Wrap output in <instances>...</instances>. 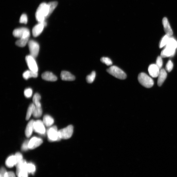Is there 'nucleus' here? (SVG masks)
<instances>
[{"instance_id": "nucleus-1", "label": "nucleus", "mask_w": 177, "mask_h": 177, "mask_svg": "<svg viewBox=\"0 0 177 177\" xmlns=\"http://www.w3.org/2000/svg\"><path fill=\"white\" fill-rule=\"evenodd\" d=\"M49 8L48 4L44 2L38 7L35 13V18L39 23H43L48 17Z\"/></svg>"}, {"instance_id": "nucleus-2", "label": "nucleus", "mask_w": 177, "mask_h": 177, "mask_svg": "<svg viewBox=\"0 0 177 177\" xmlns=\"http://www.w3.org/2000/svg\"><path fill=\"white\" fill-rule=\"evenodd\" d=\"M108 73L118 79L124 80L127 78L124 72L117 66H112L107 70Z\"/></svg>"}, {"instance_id": "nucleus-3", "label": "nucleus", "mask_w": 177, "mask_h": 177, "mask_svg": "<svg viewBox=\"0 0 177 177\" xmlns=\"http://www.w3.org/2000/svg\"><path fill=\"white\" fill-rule=\"evenodd\" d=\"M138 79L140 83L146 88H150L153 85V79L145 73H140L138 76Z\"/></svg>"}, {"instance_id": "nucleus-4", "label": "nucleus", "mask_w": 177, "mask_h": 177, "mask_svg": "<svg viewBox=\"0 0 177 177\" xmlns=\"http://www.w3.org/2000/svg\"><path fill=\"white\" fill-rule=\"evenodd\" d=\"M13 35L15 37L22 38H29L30 33L28 28L24 27L20 28L15 29L13 32Z\"/></svg>"}, {"instance_id": "nucleus-5", "label": "nucleus", "mask_w": 177, "mask_h": 177, "mask_svg": "<svg viewBox=\"0 0 177 177\" xmlns=\"http://www.w3.org/2000/svg\"><path fill=\"white\" fill-rule=\"evenodd\" d=\"M73 133L72 125L68 126L67 127L58 130L59 136L61 139L67 140L71 137Z\"/></svg>"}, {"instance_id": "nucleus-6", "label": "nucleus", "mask_w": 177, "mask_h": 177, "mask_svg": "<svg viewBox=\"0 0 177 177\" xmlns=\"http://www.w3.org/2000/svg\"><path fill=\"white\" fill-rule=\"evenodd\" d=\"M47 136L50 142H53L61 140L59 136L58 131L56 126L51 127L48 130Z\"/></svg>"}, {"instance_id": "nucleus-7", "label": "nucleus", "mask_w": 177, "mask_h": 177, "mask_svg": "<svg viewBox=\"0 0 177 177\" xmlns=\"http://www.w3.org/2000/svg\"><path fill=\"white\" fill-rule=\"evenodd\" d=\"M28 47L30 55L34 58H36L39 53L40 46L39 44L35 41L30 40L28 42Z\"/></svg>"}, {"instance_id": "nucleus-8", "label": "nucleus", "mask_w": 177, "mask_h": 177, "mask_svg": "<svg viewBox=\"0 0 177 177\" xmlns=\"http://www.w3.org/2000/svg\"><path fill=\"white\" fill-rule=\"evenodd\" d=\"M25 60L30 70L37 72L38 67L35 58L31 55H28L26 57Z\"/></svg>"}, {"instance_id": "nucleus-9", "label": "nucleus", "mask_w": 177, "mask_h": 177, "mask_svg": "<svg viewBox=\"0 0 177 177\" xmlns=\"http://www.w3.org/2000/svg\"><path fill=\"white\" fill-rule=\"evenodd\" d=\"M44 125L43 121L40 120L35 121L34 124V130L38 134H44L46 132Z\"/></svg>"}, {"instance_id": "nucleus-10", "label": "nucleus", "mask_w": 177, "mask_h": 177, "mask_svg": "<svg viewBox=\"0 0 177 177\" xmlns=\"http://www.w3.org/2000/svg\"><path fill=\"white\" fill-rule=\"evenodd\" d=\"M47 24L45 22L43 23H39L33 28L32 34L33 36L36 37L39 36L43 31L44 28L46 26Z\"/></svg>"}, {"instance_id": "nucleus-11", "label": "nucleus", "mask_w": 177, "mask_h": 177, "mask_svg": "<svg viewBox=\"0 0 177 177\" xmlns=\"http://www.w3.org/2000/svg\"><path fill=\"white\" fill-rule=\"evenodd\" d=\"M42 143L43 140L41 138L35 137H33L29 141V149H34L40 146Z\"/></svg>"}, {"instance_id": "nucleus-12", "label": "nucleus", "mask_w": 177, "mask_h": 177, "mask_svg": "<svg viewBox=\"0 0 177 177\" xmlns=\"http://www.w3.org/2000/svg\"><path fill=\"white\" fill-rule=\"evenodd\" d=\"M160 71V68L157 65L155 64L150 65L148 68V72L150 75L153 78L158 77Z\"/></svg>"}, {"instance_id": "nucleus-13", "label": "nucleus", "mask_w": 177, "mask_h": 177, "mask_svg": "<svg viewBox=\"0 0 177 177\" xmlns=\"http://www.w3.org/2000/svg\"><path fill=\"white\" fill-rule=\"evenodd\" d=\"M162 22L164 29H165L166 35L169 37H171L173 35V31L171 29L167 18L166 17L164 18Z\"/></svg>"}, {"instance_id": "nucleus-14", "label": "nucleus", "mask_w": 177, "mask_h": 177, "mask_svg": "<svg viewBox=\"0 0 177 177\" xmlns=\"http://www.w3.org/2000/svg\"><path fill=\"white\" fill-rule=\"evenodd\" d=\"M60 77L62 80L65 81H71L75 80V77L69 72L62 71L61 72Z\"/></svg>"}, {"instance_id": "nucleus-15", "label": "nucleus", "mask_w": 177, "mask_h": 177, "mask_svg": "<svg viewBox=\"0 0 177 177\" xmlns=\"http://www.w3.org/2000/svg\"><path fill=\"white\" fill-rule=\"evenodd\" d=\"M43 79L45 81H55L57 80L58 78L55 75L50 72L47 71L43 73L42 76Z\"/></svg>"}, {"instance_id": "nucleus-16", "label": "nucleus", "mask_w": 177, "mask_h": 177, "mask_svg": "<svg viewBox=\"0 0 177 177\" xmlns=\"http://www.w3.org/2000/svg\"><path fill=\"white\" fill-rule=\"evenodd\" d=\"M35 121L32 120L28 123L25 130V134L28 138L30 137L32 135L33 130H34V124Z\"/></svg>"}, {"instance_id": "nucleus-17", "label": "nucleus", "mask_w": 177, "mask_h": 177, "mask_svg": "<svg viewBox=\"0 0 177 177\" xmlns=\"http://www.w3.org/2000/svg\"><path fill=\"white\" fill-rule=\"evenodd\" d=\"M167 77V73L164 69H162L160 71L158 76V84L159 86H161L165 82Z\"/></svg>"}, {"instance_id": "nucleus-18", "label": "nucleus", "mask_w": 177, "mask_h": 177, "mask_svg": "<svg viewBox=\"0 0 177 177\" xmlns=\"http://www.w3.org/2000/svg\"><path fill=\"white\" fill-rule=\"evenodd\" d=\"M17 163V159L15 155L9 156L7 158L6 162V166L9 168H12L14 166H16Z\"/></svg>"}, {"instance_id": "nucleus-19", "label": "nucleus", "mask_w": 177, "mask_h": 177, "mask_svg": "<svg viewBox=\"0 0 177 177\" xmlns=\"http://www.w3.org/2000/svg\"><path fill=\"white\" fill-rule=\"evenodd\" d=\"M175 52L176 50L166 47L162 51L161 56L162 58L170 57V56H173L175 53Z\"/></svg>"}, {"instance_id": "nucleus-20", "label": "nucleus", "mask_w": 177, "mask_h": 177, "mask_svg": "<svg viewBox=\"0 0 177 177\" xmlns=\"http://www.w3.org/2000/svg\"><path fill=\"white\" fill-rule=\"evenodd\" d=\"M37 72L30 70L26 71L23 74V77L26 80L31 78H37Z\"/></svg>"}, {"instance_id": "nucleus-21", "label": "nucleus", "mask_w": 177, "mask_h": 177, "mask_svg": "<svg viewBox=\"0 0 177 177\" xmlns=\"http://www.w3.org/2000/svg\"><path fill=\"white\" fill-rule=\"evenodd\" d=\"M54 119L50 115H45L43 118V122L46 126L49 127L53 124Z\"/></svg>"}, {"instance_id": "nucleus-22", "label": "nucleus", "mask_w": 177, "mask_h": 177, "mask_svg": "<svg viewBox=\"0 0 177 177\" xmlns=\"http://www.w3.org/2000/svg\"><path fill=\"white\" fill-rule=\"evenodd\" d=\"M166 46V48L176 50L177 48V41L174 38L170 37L167 44Z\"/></svg>"}, {"instance_id": "nucleus-23", "label": "nucleus", "mask_w": 177, "mask_h": 177, "mask_svg": "<svg viewBox=\"0 0 177 177\" xmlns=\"http://www.w3.org/2000/svg\"><path fill=\"white\" fill-rule=\"evenodd\" d=\"M28 173L26 169H17V177H28Z\"/></svg>"}, {"instance_id": "nucleus-24", "label": "nucleus", "mask_w": 177, "mask_h": 177, "mask_svg": "<svg viewBox=\"0 0 177 177\" xmlns=\"http://www.w3.org/2000/svg\"><path fill=\"white\" fill-rule=\"evenodd\" d=\"M35 107V106L34 103L31 104L30 105L27 110L26 117V120H28L30 119L32 115L34 112Z\"/></svg>"}, {"instance_id": "nucleus-25", "label": "nucleus", "mask_w": 177, "mask_h": 177, "mask_svg": "<svg viewBox=\"0 0 177 177\" xmlns=\"http://www.w3.org/2000/svg\"><path fill=\"white\" fill-rule=\"evenodd\" d=\"M42 107L35 106L33 115L35 118H39L42 116Z\"/></svg>"}, {"instance_id": "nucleus-26", "label": "nucleus", "mask_w": 177, "mask_h": 177, "mask_svg": "<svg viewBox=\"0 0 177 177\" xmlns=\"http://www.w3.org/2000/svg\"><path fill=\"white\" fill-rule=\"evenodd\" d=\"M41 96L38 93H36L35 94L33 97V102L35 106H41V104L40 102L41 99Z\"/></svg>"}, {"instance_id": "nucleus-27", "label": "nucleus", "mask_w": 177, "mask_h": 177, "mask_svg": "<svg viewBox=\"0 0 177 177\" xmlns=\"http://www.w3.org/2000/svg\"><path fill=\"white\" fill-rule=\"evenodd\" d=\"M29 38H22L18 40L16 42V44L20 47H24L29 41Z\"/></svg>"}, {"instance_id": "nucleus-28", "label": "nucleus", "mask_w": 177, "mask_h": 177, "mask_svg": "<svg viewBox=\"0 0 177 177\" xmlns=\"http://www.w3.org/2000/svg\"><path fill=\"white\" fill-rule=\"evenodd\" d=\"M48 4L49 6V14L48 15L49 17L52 14L54 10L55 9L56 6H57L58 2L56 1H52L49 2Z\"/></svg>"}, {"instance_id": "nucleus-29", "label": "nucleus", "mask_w": 177, "mask_h": 177, "mask_svg": "<svg viewBox=\"0 0 177 177\" xmlns=\"http://www.w3.org/2000/svg\"><path fill=\"white\" fill-rule=\"evenodd\" d=\"M96 76V72L93 71L92 72L90 75L86 76V81L89 83H93L95 78Z\"/></svg>"}, {"instance_id": "nucleus-30", "label": "nucleus", "mask_w": 177, "mask_h": 177, "mask_svg": "<svg viewBox=\"0 0 177 177\" xmlns=\"http://www.w3.org/2000/svg\"><path fill=\"white\" fill-rule=\"evenodd\" d=\"M171 37H169L166 35L163 37L161 40L160 45V47L161 48L166 46L167 44L169 38Z\"/></svg>"}, {"instance_id": "nucleus-31", "label": "nucleus", "mask_w": 177, "mask_h": 177, "mask_svg": "<svg viewBox=\"0 0 177 177\" xmlns=\"http://www.w3.org/2000/svg\"><path fill=\"white\" fill-rule=\"evenodd\" d=\"M26 169L28 173L33 174L35 171V167L33 164L28 163L27 164Z\"/></svg>"}, {"instance_id": "nucleus-32", "label": "nucleus", "mask_w": 177, "mask_h": 177, "mask_svg": "<svg viewBox=\"0 0 177 177\" xmlns=\"http://www.w3.org/2000/svg\"><path fill=\"white\" fill-rule=\"evenodd\" d=\"M101 60L102 63L106 64L108 66H111L112 65V61L108 58L102 57L101 58Z\"/></svg>"}, {"instance_id": "nucleus-33", "label": "nucleus", "mask_w": 177, "mask_h": 177, "mask_svg": "<svg viewBox=\"0 0 177 177\" xmlns=\"http://www.w3.org/2000/svg\"><path fill=\"white\" fill-rule=\"evenodd\" d=\"M32 93V89L30 88L26 89L24 91V95L27 98H30V97H31Z\"/></svg>"}, {"instance_id": "nucleus-34", "label": "nucleus", "mask_w": 177, "mask_h": 177, "mask_svg": "<svg viewBox=\"0 0 177 177\" xmlns=\"http://www.w3.org/2000/svg\"><path fill=\"white\" fill-rule=\"evenodd\" d=\"M28 22V17L27 15L25 14H23L20 17L19 22L20 23H23L26 24Z\"/></svg>"}, {"instance_id": "nucleus-35", "label": "nucleus", "mask_w": 177, "mask_h": 177, "mask_svg": "<svg viewBox=\"0 0 177 177\" xmlns=\"http://www.w3.org/2000/svg\"><path fill=\"white\" fill-rule=\"evenodd\" d=\"M173 62L171 60H169L166 65V70L170 72L173 70Z\"/></svg>"}, {"instance_id": "nucleus-36", "label": "nucleus", "mask_w": 177, "mask_h": 177, "mask_svg": "<svg viewBox=\"0 0 177 177\" xmlns=\"http://www.w3.org/2000/svg\"><path fill=\"white\" fill-rule=\"evenodd\" d=\"M162 58L161 56H158L156 61V65L160 69L162 67L163 65V61Z\"/></svg>"}, {"instance_id": "nucleus-37", "label": "nucleus", "mask_w": 177, "mask_h": 177, "mask_svg": "<svg viewBox=\"0 0 177 177\" xmlns=\"http://www.w3.org/2000/svg\"><path fill=\"white\" fill-rule=\"evenodd\" d=\"M29 141L28 140H26L23 143L22 146V149L23 151H26L29 149Z\"/></svg>"}, {"instance_id": "nucleus-38", "label": "nucleus", "mask_w": 177, "mask_h": 177, "mask_svg": "<svg viewBox=\"0 0 177 177\" xmlns=\"http://www.w3.org/2000/svg\"><path fill=\"white\" fill-rule=\"evenodd\" d=\"M8 177V172H7L6 169L4 168H1V172H0V177Z\"/></svg>"}, {"instance_id": "nucleus-39", "label": "nucleus", "mask_w": 177, "mask_h": 177, "mask_svg": "<svg viewBox=\"0 0 177 177\" xmlns=\"http://www.w3.org/2000/svg\"><path fill=\"white\" fill-rule=\"evenodd\" d=\"M15 155L16 156L17 160V164L20 161L23 160V156L21 153L19 152L17 153L16 154H15Z\"/></svg>"}, {"instance_id": "nucleus-40", "label": "nucleus", "mask_w": 177, "mask_h": 177, "mask_svg": "<svg viewBox=\"0 0 177 177\" xmlns=\"http://www.w3.org/2000/svg\"><path fill=\"white\" fill-rule=\"evenodd\" d=\"M8 177H16L14 173L12 171H9L8 172Z\"/></svg>"}]
</instances>
